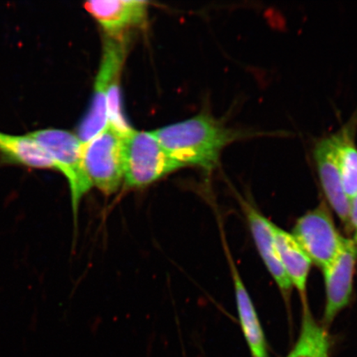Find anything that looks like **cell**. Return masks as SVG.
<instances>
[{
	"mask_svg": "<svg viewBox=\"0 0 357 357\" xmlns=\"http://www.w3.org/2000/svg\"><path fill=\"white\" fill-rule=\"evenodd\" d=\"M124 138L107 123L104 130L82 146L84 171L102 193H116L124 181Z\"/></svg>",
	"mask_w": 357,
	"mask_h": 357,
	"instance_id": "obj_4",
	"label": "cell"
},
{
	"mask_svg": "<svg viewBox=\"0 0 357 357\" xmlns=\"http://www.w3.org/2000/svg\"><path fill=\"white\" fill-rule=\"evenodd\" d=\"M357 261V245L354 240L345 238L337 256L324 268L326 305L324 320L333 322L349 303Z\"/></svg>",
	"mask_w": 357,
	"mask_h": 357,
	"instance_id": "obj_7",
	"label": "cell"
},
{
	"mask_svg": "<svg viewBox=\"0 0 357 357\" xmlns=\"http://www.w3.org/2000/svg\"><path fill=\"white\" fill-rule=\"evenodd\" d=\"M357 112L337 132L333 133L343 189L351 200L357 195Z\"/></svg>",
	"mask_w": 357,
	"mask_h": 357,
	"instance_id": "obj_14",
	"label": "cell"
},
{
	"mask_svg": "<svg viewBox=\"0 0 357 357\" xmlns=\"http://www.w3.org/2000/svg\"><path fill=\"white\" fill-rule=\"evenodd\" d=\"M127 42V37L112 38L105 35L91 104L78 128L77 137L83 144L104 130L108 123L107 98L112 84L119 79L126 57Z\"/></svg>",
	"mask_w": 357,
	"mask_h": 357,
	"instance_id": "obj_5",
	"label": "cell"
},
{
	"mask_svg": "<svg viewBox=\"0 0 357 357\" xmlns=\"http://www.w3.org/2000/svg\"><path fill=\"white\" fill-rule=\"evenodd\" d=\"M227 253L233 275L236 309L245 341L253 357H267L266 337L255 306L227 250Z\"/></svg>",
	"mask_w": 357,
	"mask_h": 357,
	"instance_id": "obj_12",
	"label": "cell"
},
{
	"mask_svg": "<svg viewBox=\"0 0 357 357\" xmlns=\"http://www.w3.org/2000/svg\"><path fill=\"white\" fill-rule=\"evenodd\" d=\"M329 337L324 327L316 322L306 307L300 337L287 357H329Z\"/></svg>",
	"mask_w": 357,
	"mask_h": 357,
	"instance_id": "obj_15",
	"label": "cell"
},
{
	"mask_svg": "<svg viewBox=\"0 0 357 357\" xmlns=\"http://www.w3.org/2000/svg\"><path fill=\"white\" fill-rule=\"evenodd\" d=\"M84 8L100 24L105 35L112 38L126 37L129 31L139 28L146 22L147 3L136 0L91 1Z\"/></svg>",
	"mask_w": 357,
	"mask_h": 357,
	"instance_id": "obj_9",
	"label": "cell"
},
{
	"mask_svg": "<svg viewBox=\"0 0 357 357\" xmlns=\"http://www.w3.org/2000/svg\"><path fill=\"white\" fill-rule=\"evenodd\" d=\"M354 241V243L357 245V229L355 230V235H354V239H352Z\"/></svg>",
	"mask_w": 357,
	"mask_h": 357,
	"instance_id": "obj_17",
	"label": "cell"
},
{
	"mask_svg": "<svg viewBox=\"0 0 357 357\" xmlns=\"http://www.w3.org/2000/svg\"><path fill=\"white\" fill-rule=\"evenodd\" d=\"M292 235L312 263L322 270L337 256L345 241L325 204L298 218Z\"/></svg>",
	"mask_w": 357,
	"mask_h": 357,
	"instance_id": "obj_6",
	"label": "cell"
},
{
	"mask_svg": "<svg viewBox=\"0 0 357 357\" xmlns=\"http://www.w3.org/2000/svg\"><path fill=\"white\" fill-rule=\"evenodd\" d=\"M350 227L357 229V195L350 200Z\"/></svg>",
	"mask_w": 357,
	"mask_h": 357,
	"instance_id": "obj_16",
	"label": "cell"
},
{
	"mask_svg": "<svg viewBox=\"0 0 357 357\" xmlns=\"http://www.w3.org/2000/svg\"><path fill=\"white\" fill-rule=\"evenodd\" d=\"M29 134L50 155L56 171L61 172L68 182L75 227H77L80 203L92 187L84 168L82 142L77 135L64 129L41 128Z\"/></svg>",
	"mask_w": 357,
	"mask_h": 357,
	"instance_id": "obj_2",
	"label": "cell"
},
{
	"mask_svg": "<svg viewBox=\"0 0 357 357\" xmlns=\"http://www.w3.org/2000/svg\"><path fill=\"white\" fill-rule=\"evenodd\" d=\"M312 155L326 199L341 221L350 227V200L343 189L334 134L317 141Z\"/></svg>",
	"mask_w": 357,
	"mask_h": 357,
	"instance_id": "obj_8",
	"label": "cell"
},
{
	"mask_svg": "<svg viewBox=\"0 0 357 357\" xmlns=\"http://www.w3.org/2000/svg\"><path fill=\"white\" fill-rule=\"evenodd\" d=\"M153 132L168 155L182 167H195L208 173L218 166L221 153L227 146L236 141L273 134L230 128L208 113Z\"/></svg>",
	"mask_w": 357,
	"mask_h": 357,
	"instance_id": "obj_1",
	"label": "cell"
},
{
	"mask_svg": "<svg viewBox=\"0 0 357 357\" xmlns=\"http://www.w3.org/2000/svg\"><path fill=\"white\" fill-rule=\"evenodd\" d=\"M250 230L259 254L280 291L288 294L292 288L280 261L278 249L272 231V222L259 213L251 204H244Z\"/></svg>",
	"mask_w": 357,
	"mask_h": 357,
	"instance_id": "obj_10",
	"label": "cell"
},
{
	"mask_svg": "<svg viewBox=\"0 0 357 357\" xmlns=\"http://www.w3.org/2000/svg\"><path fill=\"white\" fill-rule=\"evenodd\" d=\"M181 168L153 132L133 129L125 137L123 183L128 188H144Z\"/></svg>",
	"mask_w": 357,
	"mask_h": 357,
	"instance_id": "obj_3",
	"label": "cell"
},
{
	"mask_svg": "<svg viewBox=\"0 0 357 357\" xmlns=\"http://www.w3.org/2000/svg\"><path fill=\"white\" fill-rule=\"evenodd\" d=\"M0 164L56 169L50 155L29 133L16 135L0 131Z\"/></svg>",
	"mask_w": 357,
	"mask_h": 357,
	"instance_id": "obj_11",
	"label": "cell"
},
{
	"mask_svg": "<svg viewBox=\"0 0 357 357\" xmlns=\"http://www.w3.org/2000/svg\"><path fill=\"white\" fill-rule=\"evenodd\" d=\"M276 249L281 266L291 284L301 296L306 292L312 261L292 234L281 229L272 222Z\"/></svg>",
	"mask_w": 357,
	"mask_h": 357,
	"instance_id": "obj_13",
	"label": "cell"
}]
</instances>
